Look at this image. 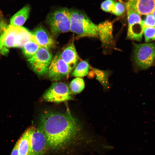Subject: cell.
I'll list each match as a JSON object with an SVG mask.
<instances>
[{
	"label": "cell",
	"mask_w": 155,
	"mask_h": 155,
	"mask_svg": "<svg viewBox=\"0 0 155 155\" xmlns=\"http://www.w3.org/2000/svg\"><path fill=\"white\" fill-rule=\"evenodd\" d=\"M38 127L45 136L49 147L53 149H60L70 143L82 129L69 113L48 111L40 115Z\"/></svg>",
	"instance_id": "6da1fadb"
},
{
	"label": "cell",
	"mask_w": 155,
	"mask_h": 155,
	"mask_svg": "<svg viewBox=\"0 0 155 155\" xmlns=\"http://www.w3.org/2000/svg\"><path fill=\"white\" fill-rule=\"evenodd\" d=\"M70 31L81 37H98V26L84 13L75 9H69Z\"/></svg>",
	"instance_id": "7a4b0ae2"
},
{
	"label": "cell",
	"mask_w": 155,
	"mask_h": 155,
	"mask_svg": "<svg viewBox=\"0 0 155 155\" xmlns=\"http://www.w3.org/2000/svg\"><path fill=\"white\" fill-rule=\"evenodd\" d=\"M32 40V33L25 28L9 25L0 37V49L22 48L27 42Z\"/></svg>",
	"instance_id": "3957f363"
},
{
	"label": "cell",
	"mask_w": 155,
	"mask_h": 155,
	"mask_svg": "<svg viewBox=\"0 0 155 155\" xmlns=\"http://www.w3.org/2000/svg\"><path fill=\"white\" fill-rule=\"evenodd\" d=\"M51 31L55 35L70 31L69 9L65 7L59 8L49 13L46 20Z\"/></svg>",
	"instance_id": "277c9868"
},
{
	"label": "cell",
	"mask_w": 155,
	"mask_h": 155,
	"mask_svg": "<svg viewBox=\"0 0 155 155\" xmlns=\"http://www.w3.org/2000/svg\"><path fill=\"white\" fill-rule=\"evenodd\" d=\"M133 59L137 67L145 69L150 67L155 58V43H133Z\"/></svg>",
	"instance_id": "5b68a950"
},
{
	"label": "cell",
	"mask_w": 155,
	"mask_h": 155,
	"mask_svg": "<svg viewBox=\"0 0 155 155\" xmlns=\"http://www.w3.org/2000/svg\"><path fill=\"white\" fill-rule=\"evenodd\" d=\"M72 96L71 92L67 84L56 82L46 91L42 98L46 101L59 103L72 100Z\"/></svg>",
	"instance_id": "8992f818"
},
{
	"label": "cell",
	"mask_w": 155,
	"mask_h": 155,
	"mask_svg": "<svg viewBox=\"0 0 155 155\" xmlns=\"http://www.w3.org/2000/svg\"><path fill=\"white\" fill-rule=\"evenodd\" d=\"M126 5L128 23L127 38L140 42L144 28L142 20L140 15L129 4Z\"/></svg>",
	"instance_id": "52a82bcc"
},
{
	"label": "cell",
	"mask_w": 155,
	"mask_h": 155,
	"mask_svg": "<svg viewBox=\"0 0 155 155\" xmlns=\"http://www.w3.org/2000/svg\"><path fill=\"white\" fill-rule=\"evenodd\" d=\"M52 57L48 49L40 47L34 55L27 60L33 71L42 75L47 73Z\"/></svg>",
	"instance_id": "ba28073f"
},
{
	"label": "cell",
	"mask_w": 155,
	"mask_h": 155,
	"mask_svg": "<svg viewBox=\"0 0 155 155\" xmlns=\"http://www.w3.org/2000/svg\"><path fill=\"white\" fill-rule=\"evenodd\" d=\"M28 129L30 155H45L49 147L44 134L38 127L32 126Z\"/></svg>",
	"instance_id": "9c48e42d"
},
{
	"label": "cell",
	"mask_w": 155,
	"mask_h": 155,
	"mask_svg": "<svg viewBox=\"0 0 155 155\" xmlns=\"http://www.w3.org/2000/svg\"><path fill=\"white\" fill-rule=\"evenodd\" d=\"M70 73L68 66L61 58L60 54H57L52 60L47 73L51 80L57 81L67 77Z\"/></svg>",
	"instance_id": "30bf717a"
},
{
	"label": "cell",
	"mask_w": 155,
	"mask_h": 155,
	"mask_svg": "<svg viewBox=\"0 0 155 155\" xmlns=\"http://www.w3.org/2000/svg\"><path fill=\"white\" fill-rule=\"evenodd\" d=\"M32 33V40L40 47L48 49L54 46L55 40L42 25L38 26Z\"/></svg>",
	"instance_id": "8fae6325"
},
{
	"label": "cell",
	"mask_w": 155,
	"mask_h": 155,
	"mask_svg": "<svg viewBox=\"0 0 155 155\" xmlns=\"http://www.w3.org/2000/svg\"><path fill=\"white\" fill-rule=\"evenodd\" d=\"M98 36L104 46L112 44L113 41L112 35L113 23L106 21L98 25Z\"/></svg>",
	"instance_id": "7c38bea8"
},
{
	"label": "cell",
	"mask_w": 155,
	"mask_h": 155,
	"mask_svg": "<svg viewBox=\"0 0 155 155\" xmlns=\"http://www.w3.org/2000/svg\"><path fill=\"white\" fill-rule=\"evenodd\" d=\"M128 4L140 15L151 14L155 9V0H133Z\"/></svg>",
	"instance_id": "4fadbf2b"
},
{
	"label": "cell",
	"mask_w": 155,
	"mask_h": 155,
	"mask_svg": "<svg viewBox=\"0 0 155 155\" xmlns=\"http://www.w3.org/2000/svg\"><path fill=\"white\" fill-rule=\"evenodd\" d=\"M62 59L67 64L70 71L75 66L78 57L73 42L66 47L60 54Z\"/></svg>",
	"instance_id": "5bb4252c"
},
{
	"label": "cell",
	"mask_w": 155,
	"mask_h": 155,
	"mask_svg": "<svg viewBox=\"0 0 155 155\" xmlns=\"http://www.w3.org/2000/svg\"><path fill=\"white\" fill-rule=\"evenodd\" d=\"M30 7L26 5L14 14L11 18L10 26H21L28 19L29 16Z\"/></svg>",
	"instance_id": "9a60e30c"
},
{
	"label": "cell",
	"mask_w": 155,
	"mask_h": 155,
	"mask_svg": "<svg viewBox=\"0 0 155 155\" xmlns=\"http://www.w3.org/2000/svg\"><path fill=\"white\" fill-rule=\"evenodd\" d=\"M18 155H30V143L28 129H27L18 140Z\"/></svg>",
	"instance_id": "2e32d148"
},
{
	"label": "cell",
	"mask_w": 155,
	"mask_h": 155,
	"mask_svg": "<svg viewBox=\"0 0 155 155\" xmlns=\"http://www.w3.org/2000/svg\"><path fill=\"white\" fill-rule=\"evenodd\" d=\"M40 46L32 40L27 42L22 47L24 55L28 59L31 58Z\"/></svg>",
	"instance_id": "e0dca14e"
},
{
	"label": "cell",
	"mask_w": 155,
	"mask_h": 155,
	"mask_svg": "<svg viewBox=\"0 0 155 155\" xmlns=\"http://www.w3.org/2000/svg\"><path fill=\"white\" fill-rule=\"evenodd\" d=\"M89 67V64L87 61H81L75 67L72 73V75L76 77H84L87 74Z\"/></svg>",
	"instance_id": "ac0fdd59"
},
{
	"label": "cell",
	"mask_w": 155,
	"mask_h": 155,
	"mask_svg": "<svg viewBox=\"0 0 155 155\" xmlns=\"http://www.w3.org/2000/svg\"><path fill=\"white\" fill-rule=\"evenodd\" d=\"M85 87V83L83 79L77 77L73 79L69 85L70 89L73 93L76 94L80 93Z\"/></svg>",
	"instance_id": "d6986e66"
},
{
	"label": "cell",
	"mask_w": 155,
	"mask_h": 155,
	"mask_svg": "<svg viewBox=\"0 0 155 155\" xmlns=\"http://www.w3.org/2000/svg\"><path fill=\"white\" fill-rule=\"evenodd\" d=\"M143 34L146 42L149 43L155 40V28L144 27Z\"/></svg>",
	"instance_id": "ffe728a7"
},
{
	"label": "cell",
	"mask_w": 155,
	"mask_h": 155,
	"mask_svg": "<svg viewBox=\"0 0 155 155\" xmlns=\"http://www.w3.org/2000/svg\"><path fill=\"white\" fill-rule=\"evenodd\" d=\"M95 72L96 78L104 86L108 85V74L106 71L100 70L97 69H92Z\"/></svg>",
	"instance_id": "44dd1931"
},
{
	"label": "cell",
	"mask_w": 155,
	"mask_h": 155,
	"mask_svg": "<svg viewBox=\"0 0 155 155\" xmlns=\"http://www.w3.org/2000/svg\"><path fill=\"white\" fill-rule=\"evenodd\" d=\"M125 10V8L123 4L115 2L111 12L115 15L120 16L123 13Z\"/></svg>",
	"instance_id": "7402d4cb"
},
{
	"label": "cell",
	"mask_w": 155,
	"mask_h": 155,
	"mask_svg": "<svg viewBox=\"0 0 155 155\" xmlns=\"http://www.w3.org/2000/svg\"><path fill=\"white\" fill-rule=\"evenodd\" d=\"M115 1V0H106L101 5V8L104 11L111 12Z\"/></svg>",
	"instance_id": "603a6c76"
},
{
	"label": "cell",
	"mask_w": 155,
	"mask_h": 155,
	"mask_svg": "<svg viewBox=\"0 0 155 155\" xmlns=\"http://www.w3.org/2000/svg\"><path fill=\"white\" fill-rule=\"evenodd\" d=\"M142 21L144 27L155 28V19L152 14L146 15L145 19Z\"/></svg>",
	"instance_id": "cb8c5ba5"
},
{
	"label": "cell",
	"mask_w": 155,
	"mask_h": 155,
	"mask_svg": "<svg viewBox=\"0 0 155 155\" xmlns=\"http://www.w3.org/2000/svg\"><path fill=\"white\" fill-rule=\"evenodd\" d=\"M19 143V141L18 140L14 146L11 155H18Z\"/></svg>",
	"instance_id": "d4e9b609"
},
{
	"label": "cell",
	"mask_w": 155,
	"mask_h": 155,
	"mask_svg": "<svg viewBox=\"0 0 155 155\" xmlns=\"http://www.w3.org/2000/svg\"><path fill=\"white\" fill-rule=\"evenodd\" d=\"M133 0H119L121 3L126 5L131 1Z\"/></svg>",
	"instance_id": "484cf974"
},
{
	"label": "cell",
	"mask_w": 155,
	"mask_h": 155,
	"mask_svg": "<svg viewBox=\"0 0 155 155\" xmlns=\"http://www.w3.org/2000/svg\"><path fill=\"white\" fill-rule=\"evenodd\" d=\"M151 14H152V15L155 19V9H154V10L153 11Z\"/></svg>",
	"instance_id": "4316f807"
},
{
	"label": "cell",
	"mask_w": 155,
	"mask_h": 155,
	"mask_svg": "<svg viewBox=\"0 0 155 155\" xmlns=\"http://www.w3.org/2000/svg\"><path fill=\"white\" fill-rule=\"evenodd\" d=\"M154 63L155 64V59H154Z\"/></svg>",
	"instance_id": "83f0119b"
},
{
	"label": "cell",
	"mask_w": 155,
	"mask_h": 155,
	"mask_svg": "<svg viewBox=\"0 0 155 155\" xmlns=\"http://www.w3.org/2000/svg\"></svg>",
	"instance_id": "f1b7e54d"
},
{
	"label": "cell",
	"mask_w": 155,
	"mask_h": 155,
	"mask_svg": "<svg viewBox=\"0 0 155 155\" xmlns=\"http://www.w3.org/2000/svg\"><path fill=\"white\" fill-rule=\"evenodd\" d=\"M0 13H1V12H0Z\"/></svg>",
	"instance_id": "f546056e"
}]
</instances>
